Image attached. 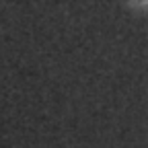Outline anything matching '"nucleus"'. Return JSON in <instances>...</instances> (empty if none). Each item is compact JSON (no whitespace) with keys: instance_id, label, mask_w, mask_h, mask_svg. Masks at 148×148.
I'll list each match as a JSON object with an SVG mask.
<instances>
[{"instance_id":"1","label":"nucleus","mask_w":148,"mask_h":148,"mask_svg":"<svg viewBox=\"0 0 148 148\" xmlns=\"http://www.w3.org/2000/svg\"><path fill=\"white\" fill-rule=\"evenodd\" d=\"M123 2L132 10H148V0H123Z\"/></svg>"}]
</instances>
